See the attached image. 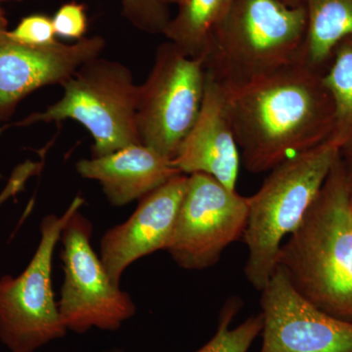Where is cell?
Wrapping results in <instances>:
<instances>
[{
    "label": "cell",
    "instance_id": "cell-25",
    "mask_svg": "<svg viewBox=\"0 0 352 352\" xmlns=\"http://www.w3.org/2000/svg\"><path fill=\"white\" fill-rule=\"evenodd\" d=\"M284 3L288 4L289 6H302V0H281Z\"/></svg>",
    "mask_w": 352,
    "mask_h": 352
},
{
    "label": "cell",
    "instance_id": "cell-20",
    "mask_svg": "<svg viewBox=\"0 0 352 352\" xmlns=\"http://www.w3.org/2000/svg\"><path fill=\"white\" fill-rule=\"evenodd\" d=\"M6 34L17 43L34 47H44L58 43L52 18L43 14L27 16L15 29L6 31Z\"/></svg>",
    "mask_w": 352,
    "mask_h": 352
},
{
    "label": "cell",
    "instance_id": "cell-6",
    "mask_svg": "<svg viewBox=\"0 0 352 352\" xmlns=\"http://www.w3.org/2000/svg\"><path fill=\"white\" fill-rule=\"evenodd\" d=\"M83 203L76 196L63 214L44 217L31 263L19 276L0 279V342L11 352H36L68 332L55 302L51 271L65 224Z\"/></svg>",
    "mask_w": 352,
    "mask_h": 352
},
{
    "label": "cell",
    "instance_id": "cell-19",
    "mask_svg": "<svg viewBox=\"0 0 352 352\" xmlns=\"http://www.w3.org/2000/svg\"><path fill=\"white\" fill-rule=\"evenodd\" d=\"M122 15L139 31L164 34L171 19L168 0H120Z\"/></svg>",
    "mask_w": 352,
    "mask_h": 352
},
{
    "label": "cell",
    "instance_id": "cell-3",
    "mask_svg": "<svg viewBox=\"0 0 352 352\" xmlns=\"http://www.w3.org/2000/svg\"><path fill=\"white\" fill-rule=\"evenodd\" d=\"M303 6L281 0H234L203 56L208 75L237 87L303 62L307 38Z\"/></svg>",
    "mask_w": 352,
    "mask_h": 352
},
{
    "label": "cell",
    "instance_id": "cell-28",
    "mask_svg": "<svg viewBox=\"0 0 352 352\" xmlns=\"http://www.w3.org/2000/svg\"><path fill=\"white\" fill-rule=\"evenodd\" d=\"M351 214H352V198H351Z\"/></svg>",
    "mask_w": 352,
    "mask_h": 352
},
{
    "label": "cell",
    "instance_id": "cell-27",
    "mask_svg": "<svg viewBox=\"0 0 352 352\" xmlns=\"http://www.w3.org/2000/svg\"><path fill=\"white\" fill-rule=\"evenodd\" d=\"M105 352H124V351H120V349H112V351H105Z\"/></svg>",
    "mask_w": 352,
    "mask_h": 352
},
{
    "label": "cell",
    "instance_id": "cell-8",
    "mask_svg": "<svg viewBox=\"0 0 352 352\" xmlns=\"http://www.w3.org/2000/svg\"><path fill=\"white\" fill-rule=\"evenodd\" d=\"M92 226L76 210L65 224L61 241L64 283L58 302L67 330L118 331L136 312L131 296L113 283L90 244Z\"/></svg>",
    "mask_w": 352,
    "mask_h": 352
},
{
    "label": "cell",
    "instance_id": "cell-1",
    "mask_svg": "<svg viewBox=\"0 0 352 352\" xmlns=\"http://www.w3.org/2000/svg\"><path fill=\"white\" fill-rule=\"evenodd\" d=\"M323 75L300 62L241 87H223L241 163L249 173L272 170L331 138L335 105Z\"/></svg>",
    "mask_w": 352,
    "mask_h": 352
},
{
    "label": "cell",
    "instance_id": "cell-24",
    "mask_svg": "<svg viewBox=\"0 0 352 352\" xmlns=\"http://www.w3.org/2000/svg\"><path fill=\"white\" fill-rule=\"evenodd\" d=\"M0 2H1V0H0ZM7 24H8V22H7L6 13H4L3 9L0 6V32L7 31Z\"/></svg>",
    "mask_w": 352,
    "mask_h": 352
},
{
    "label": "cell",
    "instance_id": "cell-17",
    "mask_svg": "<svg viewBox=\"0 0 352 352\" xmlns=\"http://www.w3.org/2000/svg\"><path fill=\"white\" fill-rule=\"evenodd\" d=\"M323 80L335 105L331 139L342 148L352 141V36L336 47Z\"/></svg>",
    "mask_w": 352,
    "mask_h": 352
},
{
    "label": "cell",
    "instance_id": "cell-15",
    "mask_svg": "<svg viewBox=\"0 0 352 352\" xmlns=\"http://www.w3.org/2000/svg\"><path fill=\"white\" fill-rule=\"evenodd\" d=\"M307 12L303 62L325 73L336 47L352 36V0H302Z\"/></svg>",
    "mask_w": 352,
    "mask_h": 352
},
{
    "label": "cell",
    "instance_id": "cell-4",
    "mask_svg": "<svg viewBox=\"0 0 352 352\" xmlns=\"http://www.w3.org/2000/svg\"><path fill=\"white\" fill-rule=\"evenodd\" d=\"M332 139L289 157L270 170L254 195L243 239L248 248L245 275L263 291L278 265L282 242L300 226L340 156Z\"/></svg>",
    "mask_w": 352,
    "mask_h": 352
},
{
    "label": "cell",
    "instance_id": "cell-14",
    "mask_svg": "<svg viewBox=\"0 0 352 352\" xmlns=\"http://www.w3.org/2000/svg\"><path fill=\"white\" fill-rule=\"evenodd\" d=\"M76 168L83 178L100 183L108 201L116 207L140 200L180 175L173 160L143 144L127 146L107 156L80 160Z\"/></svg>",
    "mask_w": 352,
    "mask_h": 352
},
{
    "label": "cell",
    "instance_id": "cell-12",
    "mask_svg": "<svg viewBox=\"0 0 352 352\" xmlns=\"http://www.w3.org/2000/svg\"><path fill=\"white\" fill-rule=\"evenodd\" d=\"M188 175L171 177L140 199L133 214L109 229L100 244V259L113 284L120 286L126 268L138 259L166 250L184 197Z\"/></svg>",
    "mask_w": 352,
    "mask_h": 352
},
{
    "label": "cell",
    "instance_id": "cell-9",
    "mask_svg": "<svg viewBox=\"0 0 352 352\" xmlns=\"http://www.w3.org/2000/svg\"><path fill=\"white\" fill-rule=\"evenodd\" d=\"M248 217L249 197L226 188L212 176L188 175L166 251L179 267L207 270L219 263L227 247L243 238Z\"/></svg>",
    "mask_w": 352,
    "mask_h": 352
},
{
    "label": "cell",
    "instance_id": "cell-26",
    "mask_svg": "<svg viewBox=\"0 0 352 352\" xmlns=\"http://www.w3.org/2000/svg\"><path fill=\"white\" fill-rule=\"evenodd\" d=\"M170 1V4H177L178 6H180V4H182L183 2L185 1V0H168Z\"/></svg>",
    "mask_w": 352,
    "mask_h": 352
},
{
    "label": "cell",
    "instance_id": "cell-23",
    "mask_svg": "<svg viewBox=\"0 0 352 352\" xmlns=\"http://www.w3.org/2000/svg\"><path fill=\"white\" fill-rule=\"evenodd\" d=\"M340 160L346 173L347 185H349V193L352 198V141L340 148Z\"/></svg>",
    "mask_w": 352,
    "mask_h": 352
},
{
    "label": "cell",
    "instance_id": "cell-16",
    "mask_svg": "<svg viewBox=\"0 0 352 352\" xmlns=\"http://www.w3.org/2000/svg\"><path fill=\"white\" fill-rule=\"evenodd\" d=\"M234 0H185L171 17L164 36L186 56L201 58Z\"/></svg>",
    "mask_w": 352,
    "mask_h": 352
},
{
    "label": "cell",
    "instance_id": "cell-10",
    "mask_svg": "<svg viewBox=\"0 0 352 352\" xmlns=\"http://www.w3.org/2000/svg\"><path fill=\"white\" fill-rule=\"evenodd\" d=\"M261 352H352V323L303 298L280 266L261 291Z\"/></svg>",
    "mask_w": 352,
    "mask_h": 352
},
{
    "label": "cell",
    "instance_id": "cell-2",
    "mask_svg": "<svg viewBox=\"0 0 352 352\" xmlns=\"http://www.w3.org/2000/svg\"><path fill=\"white\" fill-rule=\"evenodd\" d=\"M289 283L322 311L352 323L351 196L340 157L278 256Z\"/></svg>",
    "mask_w": 352,
    "mask_h": 352
},
{
    "label": "cell",
    "instance_id": "cell-11",
    "mask_svg": "<svg viewBox=\"0 0 352 352\" xmlns=\"http://www.w3.org/2000/svg\"><path fill=\"white\" fill-rule=\"evenodd\" d=\"M101 36L83 38L74 44L58 43L44 47L25 45L0 32V120L34 90L63 85L83 64L100 56Z\"/></svg>",
    "mask_w": 352,
    "mask_h": 352
},
{
    "label": "cell",
    "instance_id": "cell-5",
    "mask_svg": "<svg viewBox=\"0 0 352 352\" xmlns=\"http://www.w3.org/2000/svg\"><path fill=\"white\" fill-rule=\"evenodd\" d=\"M62 87L64 94L56 103L12 126L2 127L0 132L7 127L74 120L94 138L92 157L142 144L136 119L139 85L126 65L95 58L76 69Z\"/></svg>",
    "mask_w": 352,
    "mask_h": 352
},
{
    "label": "cell",
    "instance_id": "cell-21",
    "mask_svg": "<svg viewBox=\"0 0 352 352\" xmlns=\"http://www.w3.org/2000/svg\"><path fill=\"white\" fill-rule=\"evenodd\" d=\"M52 23L57 36L80 41L87 31L85 6L76 1L65 3L53 16Z\"/></svg>",
    "mask_w": 352,
    "mask_h": 352
},
{
    "label": "cell",
    "instance_id": "cell-29",
    "mask_svg": "<svg viewBox=\"0 0 352 352\" xmlns=\"http://www.w3.org/2000/svg\"><path fill=\"white\" fill-rule=\"evenodd\" d=\"M2 1V0H1ZM13 1H19V0H13Z\"/></svg>",
    "mask_w": 352,
    "mask_h": 352
},
{
    "label": "cell",
    "instance_id": "cell-13",
    "mask_svg": "<svg viewBox=\"0 0 352 352\" xmlns=\"http://www.w3.org/2000/svg\"><path fill=\"white\" fill-rule=\"evenodd\" d=\"M241 164L226 90L207 73L200 113L173 157V166L182 175L204 173L236 190Z\"/></svg>",
    "mask_w": 352,
    "mask_h": 352
},
{
    "label": "cell",
    "instance_id": "cell-18",
    "mask_svg": "<svg viewBox=\"0 0 352 352\" xmlns=\"http://www.w3.org/2000/svg\"><path fill=\"white\" fill-rule=\"evenodd\" d=\"M243 307L239 298H230L220 310L217 332L205 346L195 352H248L263 332V317L259 314L245 319L237 327L231 323Z\"/></svg>",
    "mask_w": 352,
    "mask_h": 352
},
{
    "label": "cell",
    "instance_id": "cell-22",
    "mask_svg": "<svg viewBox=\"0 0 352 352\" xmlns=\"http://www.w3.org/2000/svg\"><path fill=\"white\" fill-rule=\"evenodd\" d=\"M38 170L39 164L32 163V162H27V163L23 164L22 166H18L16 170L14 171L12 177L9 180L6 189L0 194V206L6 200H8L11 196L15 195L16 193L21 191L24 187L28 178L36 175Z\"/></svg>",
    "mask_w": 352,
    "mask_h": 352
},
{
    "label": "cell",
    "instance_id": "cell-7",
    "mask_svg": "<svg viewBox=\"0 0 352 352\" xmlns=\"http://www.w3.org/2000/svg\"><path fill=\"white\" fill-rule=\"evenodd\" d=\"M206 78L201 58L186 56L170 41L157 47L151 72L139 85L136 119L143 145L173 160L200 113Z\"/></svg>",
    "mask_w": 352,
    "mask_h": 352
}]
</instances>
